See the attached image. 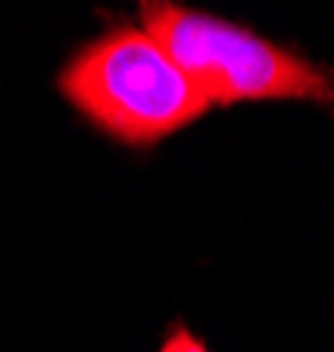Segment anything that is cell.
Masks as SVG:
<instances>
[{
  "label": "cell",
  "mask_w": 334,
  "mask_h": 352,
  "mask_svg": "<svg viewBox=\"0 0 334 352\" xmlns=\"http://www.w3.org/2000/svg\"><path fill=\"white\" fill-rule=\"evenodd\" d=\"M64 99L102 134L148 148L211 109L190 74L141 25H113L60 71Z\"/></svg>",
  "instance_id": "cell-1"
},
{
  "label": "cell",
  "mask_w": 334,
  "mask_h": 352,
  "mask_svg": "<svg viewBox=\"0 0 334 352\" xmlns=\"http://www.w3.org/2000/svg\"><path fill=\"white\" fill-rule=\"evenodd\" d=\"M141 28L190 74L211 106L260 99L334 102V78L250 28L179 4H141Z\"/></svg>",
  "instance_id": "cell-2"
},
{
  "label": "cell",
  "mask_w": 334,
  "mask_h": 352,
  "mask_svg": "<svg viewBox=\"0 0 334 352\" xmlns=\"http://www.w3.org/2000/svg\"><path fill=\"white\" fill-rule=\"evenodd\" d=\"M159 352H208L204 349V342L201 338H194L183 324H176L172 331H169V338L162 342V349Z\"/></svg>",
  "instance_id": "cell-3"
}]
</instances>
